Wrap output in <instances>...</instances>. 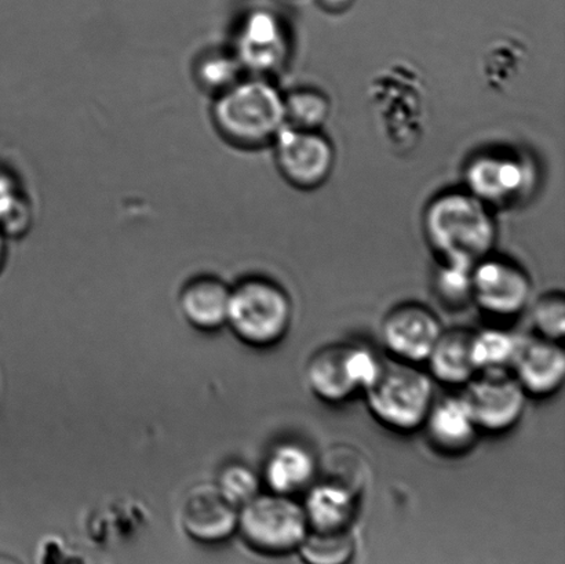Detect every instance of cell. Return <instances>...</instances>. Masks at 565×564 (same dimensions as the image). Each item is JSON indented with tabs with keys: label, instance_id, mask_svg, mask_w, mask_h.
Masks as SVG:
<instances>
[{
	"label": "cell",
	"instance_id": "obj_1",
	"mask_svg": "<svg viewBox=\"0 0 565 564\" xmlns=\"http://www.w3.org/2000/svg\"><path fill=\"white\" fill-rule=\"evenodd\" d=\"M423 230L437 262L469 267L494 253L498 241L492 209L467 188L431 198L424 210Z\"/></svg>",
	"mask_w": 565,
	"mask_h": 564
},
{
	"label": "cell",
	"instance_id": "obj_2",
	"mask_svg": "<svg viewBox=\"0 0 565 564\" xmlns=\"http://www.w3.org/2000/svg\"><path fill=\"white\" fill-rule=\"evenodd\" d=\"M210 115L215 131L225 142L256 151L273 146L286 125L285 93L273 77L245 75L213 97Z\"/></svg>",
	"mask_w": 565,
	"mask_h": 564
},
{
	"label": "cell",
	"instance_id": "obj_3",
	"mask_svg": "<svg viewBox=\"0 0 565 564\" xmlns=\"http://www.w3.org/2000/svg\"><path fill=\"white\" fill-rule=\"evenodd\" d=\"M294 319L291 296L278 281L247 276L231 286L226 328L243 344L267 350L290 333Z\"/></svg>",
	"mask_w": 565,
	"mask_h": 564
},
{
	"label": "cell",
	"instance_id": "obj_4",
	"mask_svg": "<svg viewBox=\"0 0 565 564\" xmlns=\"http://www.w3.org/2000/svg\"><path fill=\"white\" fill-rule=\"evenodd\" d=\"M363 396L371 417L381 427L398 435H413L423 429L434 405L435 381L423 366L391 359Z\"/></svg>",
	"mask_w": 565,
	"mask_h": 564
},
{
	"label": "cell",
	"instance_id": "obj_5",
	"mask_svg": "<svg viewBox=\"0 0 565 564\" xmlns=\"http://www.w3.org/2000/svg\"><path fill=\"white\" fill-rule=\"evenodd\" d=\"M384 359L356 342H331L309 357L305 381L316 400L330 406L363 396L379 379Z\"/></svg>",
	"mask_w": 565,
	"mask_h": 564
},
{
	"label": "cell",
	"instance_id": "obj_6",
	"mask_svg": "<svg viewBox=\"0 0 565 564\" xmlns=\"http://www.w3.org/2000/svg\"><path fill=\"white\" fill-rule=\"evenodd\" d=\"M309 532L301 500L263 491L239 508L237 535L254 554L282 560L297 554Z\"/></svg>",
	"mask_w": 565,
	"mask_h": 564
},
{
	"label": "cell",
	"instance_id": "obj_7",
	"mask_svg": "<svg viewBox=\"0 0 565 564\" xmlns=\"http://www.w3.org/2000/svg\"><path fill=\"white\" fill-rule=\"evenodd\" d=\"M536 182L533 159L505 149L476 155L465 168V188L491 209L522 203Z\"/></svg>",
	"mask_w": 565,
	"mask_h": 564
},
{
	"label": "cell",
	"instance_id": "obj_8",
	"mask_svg": "<svg viewBox=\"0 0 565 564\" xmlns=\"http://www.w3.org/2000/svg\"><path fill=\"white\" fill-rule=\"evenodd\" d=\"M533 286L522 265L492 253L472 269V304L487 317L511 322L527 311Z\"/></svg>",
	"mask_w": 565,
	"mask_h": 564
},
{
	"label": "cell",
	"instance_id": "obj_9",
	"mask_svg": "<svg viewBox=\"0 0 565 564\" xmlns=\"http://www.w3.org/2000/svg\"><path fill=\"white\" fill-rule=\"evenodd\" d=\"M290 32L278 13L256 9L243 15L230 49L246 75L273 77L290 57Z\"/></svg>",
	"mask_w": 565,
	"mask_h": 564
},
{
	"label": "cell",
	"instance_id": "obj_10",
	"mask_svg": "<svg viewBox=\"0 0 565 564\" xmlns=\"http://www.w3.org/2000/svg\"><path fill=\"white\" fill-rule=\"evenodd\" d=\"M461 395L480 434L507 435L524 417L529 397L511 373H479Z\"/></svg>",
	"mask_w": 565,
	"mask_h": 564
},
{
	"label": "cell",
	"instance_id": "obj_11",
	"mask_svg": "<svg viewBox=\"0 0 565 564\" xmlns=\"http://www.w3.org/2000/svg\"><path fill=\"white\" fill-rule=\"evenodd\" d=\"M273 147L282 179L298 190H316L334 170V143L321 130H301L285 125Z\"/></svg>",
	"mask_w": 565,
	"mask_h": 564
},
{
	"label": "cell",
	"instance_id": "obj_12",
	"mask_svg": "<svg viewBox=\"0 0 565 564\" xmlns=\"http://www.w3.org/2000/svg\"><path fill=\"white\" fill-rule=\"evenodd\" d=\"M443 330L434 309L404 301L387 309L381 319L380 340L392 361L424 366Z\"/></svg>",
	"mask_w": 565,
	"mask_h": 564
},
{
	"label": "cell",
	"instance_id": "obj_13",
	"mask_svg": "<svg viewBox=\"0 0 565 564\" xmlns=\"http://www.w3.org/2000/svg\"><path fill=\"white\" fill-rule=\"evenodd\" d=\"M239 510L221 496L215 485L188 491L181 508V526L188 538L203 545H220L237 534Z\"/></svg>",
	"mask_w": 565,
	"mask_h": 564
},
{
	"label": "cell",
	"instance_id": "obj_14",
	"mask_svg": "<svg viewBox=\"0 0 565 564\" xmlns=\"http://www.w3.org/2000/svg\"><path fill=\"white\" fill-rule=\"evenodd\" d=\"M511 374L529 400L545 401L557 395L565 381L563 342L524 337Z\"/></svg>",
	"mask_w": 565,
	"mask_h": 564
},
{
	"label": "cell",
	"instance_id": "obj_15",
	"mask_svg": "<svg viewBox=\"0 0 565 564\" xmlns=\"http://www.w3.org/2000/svg\"><path fill=\"white\" fill-rule=\"evenodd\" d=\"M310 532H351L359 513V491L345 480L318 479L301 500Z\"/></svg>",
	"mask_w": 565,
	"mask_h": 564
},
{
	"label": "cell",
	"instance_id": "obj_16",
	"mask_svg": "<svg viewBox=\"0 0 565 564\" xmlns=\"http://www.w3.org/2000/svg\"><path fill=\"white\" fill-rule=\"evenodd\" d=\"M420 430L429 445L446 457L468 455L481 435L461 394L436 397Z\"/></svg>",
	"mask_w": 565,
	"mask_h": 564
},
{
	"label": "cell",
	"instance_id": "obj_17",
	"mask_svg": "<svg viewBox=\"0 0 565 564\" xmlns=\"http://www.w3.org/2000/svg\"><path fill=\"white\" fill-rule=\"evenodd\" d=\"M319 472L318 458L309 447L282 441L265 458L262 480L270 493L298 499L319 479Z\"/></svg>",
	"mask_w": 565,
	"mask_h": 564
},
{
	"label": "cell",
	"instance_id": "obj_18",
	"mask_svg": "<svg viewBox=\"0 0 565 564\" xmlns=\"http://www.w3.org/2000/svg\"><path fill=\"white\" fill-rule=\"evenodd\" d=\"M231 302V286L213 275L195 276L180 292L182 317L193 329L214 333L226 328Z\"/></svg>",
	"mask_w": 565,
	"mask_h": 564
},
{
	"label": "cell",
	"instance_id": "obj_19",
	"mask_svg": "<svg viewBox=\"0 0 565 564\" xmlns=\"http://www.w3.org/2000/svg\"><path fill=\"white\" fill-rule=\"evenodd\" d=\"M473 330H443L424 366L435 383L463 389L478 374L472 355Z\"/></svg>",
	"mask_w": 565,
	"mask_h": 564
},
{
	"label": "cell",
	"instance_id": "obj_20",
	"mask_svg": "<svg viewBox=\"0 0 565 564\" xmlns=\"http://www.w3.org/2000/svg\"><path fill=\"white\" fill-rule=\"evenodd\" d=\"M524 337L505 326L473 330L472 355L479 373H511Z\"/></svg>",
	"mask_w": 565,
	"mask_h": 564
},
{
	"label": "cell",
	"instance_id": "obj_21",
	"mask_svg": "<svg viewBox=\"0 0 565 564\" xmlns=\"http://www.w3.org/2000/svg\"><path fill=\"white\" fill-rule=\"evenodd\" d=\"M245 75L230 47L204 50L193 63V79L199 88L212 98L235 85Z\"/></svg>",
	"mask_w": 565,
	"mask_h": 564
},
{
	"label": "cell",
	"instance_id": "obj_22",
	"mask_svg": "<svg viewBox=\"0 0 565 564\" xmlns=\"http://www.w3.org/2000/svg\"><path fill=\"white\" fill-rule=\"evenodd\" d=\"M33 206L24 188L10 171L0 169V231L8 240L31 230Z\"/></svg>",
	"mask_w": 565,
	"mask_h": 564
},
{
	"label": "cell",
	"instance_id": "obj_23",
	"mask_svg": "<svg viewBox=\"0 0 565 564\" xmlns=\"http://www.w3.org/2000/svg\"><path fill=\"white\" fill-rule=\"evenodd\" d=\"M353 530L341 533L308 532L297 554L303 564H353L358 556Z\"/></svg>",
	"mask_w": 565,
	"mask_h": 564
},
{
	"label": "cell",
	"instance_id": "obj_24",
	"mask_svg": "<svg viewBox=\"0 0 565 564\" xmlns=\"http://www.w3.org/2000/svg\"><path fill=\"white\" fill-rule=\"evenodd\" d=\"M331 114L330 98L312 87L285 93L286 125L301 130H321Z\"/></svg>",
	"mask_w": 565,
	"mask_h": 564
},
{
	"label": "cell",
	"instance_id": "obj_25",
	"mask_svg": "<svg viewBox=\"0 0 565 564\" xmlns=\"http://www.w3.org/2000/svg\"><path fill=\"white\" fill-rule=\"evenodd\" d=\"M475 267V265H473ZM469 265L439 263L435 269L434 295L443 307L461 311L472 304V269Z\"/></svg>",
	"mask_w": 565,
	"mask_h": 564
},
{
	"label": "cell",
	"instance_id": "obj_26",
	"mask_svg": "<svg viewBox=\"0 0 565 564\" xmlns=\"http://www.w3.org/2000/svg\"><path fill=\"white\" fill-rule=\"evenodd\" d=\"M530 320L540 339L563 342L565 337V296L552 290L530 304Z\"/></svg>",
	"mask_w": 565,
	"mask_h": 564
},
{
	"label": "cell",
	"instance_id": "obj_27",
	"mask_svg": "<svg viewBox=\"0 0 565 564\" xmlns=\"http://www.w3.org/2000/svg\"><path fill=\"white\" fill-rule=\"evenodd\" d=\"M215 488L237 510L263 493L262 475L246 464L235 462L221 469Z\"/></svg>",
	"mask_w": 565,
	"mask_h": 564
},
{
	"label": "cell",
	"instance_id": "obj_28",
	"mask_svg": "<svg viewBox=\"0 0 565 564\" xmlns=\"http://www.w3.org/2000/svg\"><path fill=\"white\" fill-rule=\"evenodd\" d=\"M316 2H318L320 8L331 11V13H341V11L351 8L356 0H316Z\"/></svg>",
	"mask_w": 565,
	"mask_h": 564
},
{
	"label": "cell",
	"instance_id": "obj_29",
	"mask_svg": "<svg viewBox=\"0 0 565 564\" xmlns=\"http://www.w3.org/2000/svg\"><path fill=\"white\" fill-rule=\"evenodd\" d=\"M8 236L0 231V269H2L6 256H8Z\"/></svg>",
	"mask_w": 565,
	"mask_h": 564
},
{
	"label": "cell",
	"instance_id": "obj_30",
	"mask_svg": "<svg viewBox=\"0 0 565 564\" xmlns=\"http://www.w3.org/2000/svg\"><path fill=\"white\" fill-rule=\"evenodd\" d=\"M0 564H22L20 561H17L15 557L10 555L0 554Z\"/></svg>",
	"mask_w": 565,
	"mask_h": 564
}]
</instances>
